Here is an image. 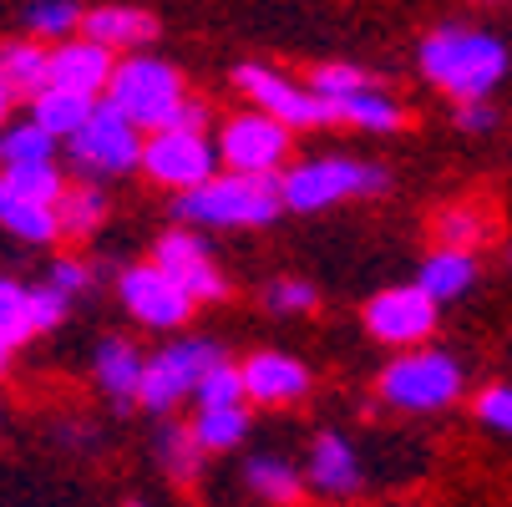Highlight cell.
<instances>
[{
    "label": "cell",
    "mask_w": 512,
    "mask_h": 507,
    "mask_svg": "<svg viewBox=\"0 0 512 507\" xmlns=\"http://www.w3.org/2000/svg\"><path fill=\"white\" fill-rule=\"evenodd\" d=\"M421 71L431 87H442L447 97L457 102H472V97H492L497 82L507 77V46L487 31H462V26H447L421 41Z\"/></svg>",
    "instance_id": "cell-1"
},
{
    "label": "cell",
    "mask_w": 512,
    "mask_h": 507,
    "mask_svg": "<svg viewBox=\"0 0 512 507\" xmlns=\"http://www.w3.org/2000/svg\"><path fill=\"white\" fill-rule=\"evenodd\" d=\"M284 213L274 173H224V178H203L183 188L178 198V219L203 224V229H244V224H274Z\"/></svg>",
    "instance_id": "cell-2"
},
{
    "label": "cell",
    "mask_w": 512,
    "mask_h": 507,
    "mask_svg": "<svg viewBox=\"0 0 512 507\" xmlns=\"http://www.w3.org/2000/svg\"><path fill=\"white\" fill-rule=\"evenodd\" d=\"M122 117H132L142 132H153L173 117V107L183 102V77L158 61V56H132V61H117L112 77H107V92H102Z\"/></svg>",
    "instance_id": "cell-3"
},
{
    "label": "cell",
    "mask_w": 512,
    "mask_h": 507,
    "mask_svg": "<svg viewBox=\"0 0 512 507\" xmlns=\"http://www.w3.org/2000/svg\"><path fill=\"white\" fill-rule=\"evenodd\" d=\"M391 178L386 168H371V163H355V158H310L300 168H289L279 178V198L284 208L295 213H320L340 198H360V193H381Z\"/></svg>",
    "instance_id": "cell-4"
},
{
    "label": "cell",
    "mask_w": 512,
    "mask_h": 507,
    "mask_svg": "<svg viewBox=\"0 0 512 507\" xmlns=\"http://www.w3.org/2000/svg\"><path fill=\"white\" fill-rule=\"evenodd\" d=\"M66 142H71V163L87 178H117V173H132L142 163V127L132 117H122L107 97L92 102L87 122Z\"/></svg>",
    "instance_id": "cell-5"
},
{
    "label": "cell",
    "mask_w": 512,
    "mask_h": 507,
    "mask_svg": "<svg viewBox=\"0 0 512 507\" xmlns=\"http://www.w3.org/2000/svg\"><path fill=\"white\" fill-rule=\"evenodd\" d=\"M381 396L401 411H442L462 396V366L447 350H411L386 366Z\"/></svg>",
    "instance_id": "cell-6"
},
{
    "label": "cell",
    "mask_w": 512,
    "mask_h": 507,
    "mask_svg": "<svg viewBox=\"0 0 512 507\" xmlns=\"http://www.w3.org/2000/svg\"><path fill=\"white\" fill-rule=\"evenodd\" d=\"M142 173L163 188H193L218 173V148L203 137V127H153V137L142 142Z\"/></svg>",
    "instance_id": "cell-7"
},
{
    "label": "cell",
    "mask_w": 512,
    "mask_h": 507,
    "mask_svg": "<svg viewBox=\"0 0 512 507\" xmlns=\"http://www.w3.org/2000/svg\"><path fill=\"white\" fill-rule=\"evenodd\" d=\"M218 355H224V350H218L213 340H178V345L158 350L153 360H142V386H137V401H142V406H153V411L178 406V401L193 391V381L213 366Z\"/></svg>",
    "instance_id": "cell-8"
},
{
    "label": "cell",
    "mask_w": 512,
    "mask_h": 507,
    "mask_svg": "<svg viewBox=\"0 0 512 507\" xmlns=\"http://www.w3.org/2000/svg\"><path fill=\"white\" fill-rule=\"evenodd\" d=\"M213 148L234 173H279V163L289 158V127L254 107L244 117H229Z\"/></svg>",
    "instance_id": "cell-9"
},
{
    "label": "cell",
    "mask_w": 512,
    "mask_h": 507,
    "mask_svg": "<svg viewBox=\"0 0 512 507\" xmlns=\"http://www.w3.org/2000/svg\"><path fill=\"white\" fill-rule=\"evenodd\" d=\"M117 295H122V305H127L132 320L153 325V330H178V325L193 315V295H188V289H183L168 269H158V264H132V269H122Z\"/></svg>",
    "instance_id": "cell-10"
},
{
    "label": "cell",
    "mask_w": 512,
    "mask_h": 507,
    "mask_svg": "<svg viewBox=\"0 0 512 507\" xmlns=\"http://www.w3.org/2000/svg\"><path fill=\"white\" fill-rule=\"evenodd\" d=\"M234 82L254 97L259 112L279 117L284 127H325V122H335V107L315 87H295L289 77H279V71H269V66H254L249 61V66L234 71Z\"/></svg>",
    "instance_id": "cell-11"
},
{
    "label": "cell",
    "mask_w": 512,
    "mask_h": 507,
    "mask_svg": "<svg viewBox=\"0 0 512 507\" xmlns=\"http://www.w3.org/2000/svg\"><path fill=\"white\" fill-rule=\"evenodd\" d=\"M365 330L386 345H421L436 330V300L421 284H401V289H381L365 305Z\"/></svg>",
    "instance_id": "cell-12"
},
{
    "label": "cell",
    "mask_w": 512,
    "mask_h": 507,
    "mask_svg": "<svg viewBox=\"0 0 512 507\" xmlns=\"http://www.w3.org/2000/svg\"><path fill=\"white\" fill-rule=\"evenodd\" d=\"M153 264H158V269H168V274L188 289L193 305H198V300H224V295H229V279L218 274V264L208 259V249H203L193 234H183V229L158 239Z\"/></svg>",
    "instance_id": "cell-13"
},
{
    "label": "cell",
    "mask_w": 512,
    "mask_h": 507,
    "mask_svg": "<svg viewBox=\"0 0 512 507\" xmlns=\"http://www.w3.org/2000/svg\"><path fill=\"white\" fill-rule=\"evenodd\" d=\"M112 46L82 36V41H56L51 61H46V82L51 87H71V92H87V97H102L107 92V77H112Z\"/></svg>",
    "instance_id": "cell-14"
},
{
    "label": "cell",
    "mask_w": 512,
    "mask_h": 507,
    "mask_svg": "<svg viewBox=\"0 0 512 507\" xmlns=\"http://www.w3.org/2000/svg\"><path fill=\"white\" fill-rule=\"evenodd\" d=\"M310 391V371L300 366L295 355L284 350H259L249 366H244V401L259 406H289Z\"/></svg>",
    "instance_id": "cell-15"
},
{
    "label": "cell",
    "mask_w": 512,
    "mask_h": 507,
    "mask_svg": "<svg viewBox=\"0 0 512 507\" xmlns=\"http://www.w3.org/2000/svg\"><path fill=\"white\" fill-rule=\"evenodd\" d=\"M0 229L21 244H51L61 239V219H56V203H41L21 188H11L0 178Z\"/></svg>",
    "instance_id": "cell-16"
},
{
    "label": "cell",
    "mask_w": 512,
    "mask_h": 507,
    "mask_svg": "<svg viewBox=\"0 0 512 507\" xmlns=\"http://www.w3.org/2000/svg\"><path fill=\"white\" fill-rule=\"evenodd\" d=\"M92 371H97V386L117 401V406H132L137 401V386H142V350L122 335H107L92 355Z\"/></svg>",
    "instance_id": "cell-17"
},
{
    "label": "cell",
    "mask_w": 512,
    "mask_h": 507,
    "mask_svg": "<svg viewBox=\"0 0 512 507\" xmlns=\"http://www.w3.org/2000/svg\"><path fill=\"white\" fill-rule=\"evenodd\" d=\"M310 487L325 492V497L360 492V462H355L350 442L335 437V431H325V437L315 442V452H310Z\"/></svg>",
    "instance_id": "cell-18"
},
{
    "label": "cell",
    "mask_w": 512,
    "mask_h": 507,
    "mask_svg": "<svg viewBox=\"0 0 512 507\" xmlns=\"http://www.w3.org/2000/svg\"><path fill=\"white\" fill-rule=\"evenodd\" d=\"M330 107H335V122H350V127H365V132H396V127H406L401 102H391L376 82H360V87L340 92Z\"/></svg>",
    "instance_id": "cell-19"
},
{
    "label": "cell",
    "mask_w": 512,
    "mask_h": 507,
    "mask_svg": "<svg viewBox=\"0 0 512 507\" xmlns=\"http://www.w3.org/2000/svg\"><path fill=\"white\" fill-rule=\"evenodd\" d=\"M77 31L102 41V46H148L158 36V21L148 11H132V6H97V11H82Z\"/></svg>",
    "instance_id": "cell-20"
},
{
    "label": "cell",
    "mask_w": 512,
    "mask_h": 507,
    "mask_svg": "<svg viewBox=\"0 0 512 507\" xmlns=\"http://www.w3.org/2000/svg\"><path fill=\"white\" fill-rule=\"evenodd\" d=\"M472 279H477V259H472V249H452V244H442V249H436V254L421 264V274H416V284L426 289L436 305L467 295Z\"/></svg>",
    "instance_id": "cell-21"
},
{
    "label": "cell",
    "mask_w": 512,
    "mask_h": 507,
    "mask_svg": "<svg viewBox=\"0 0 512 507\" xmlns=\"http://www.w3.org/2000/svg\"><path fill=\"white\" fill-rule=\"evenodd\" d=\"M92 102H97V97H87V92H71V87H51V82H46V87L31 97V117H36L56 142H66L71 132L87 122Z\"/></svg>",
    "instance_id": "cell-22"
},
{
    "label": "cell",
    "mask_w": 512,
    "mask_h": 507,
    "mask_svg": "<svg viewBox=\"0 0 512 507\" xmlns=\"http://www.w3.org/2000/svg\"><path fill=\"white\" fill-rule=\"evenodd\" d=\"M46 61L51 51H41L36 41H6L0 46V87L11 97H36L46 87Z\"/></svg>",
    "instance_id": "cell-23"
},
{
    "label": "cell",
    "mask_w": 512,
    "mask_h": 507,
    "mask_svg": "<svg viewBox=\"0 0 512 507\" xmlns=\"http://www.w3.org/2000/svg\"><path fill=\"white\" fill-rule=\"evenodd\" d=\"M188 431H193V442L203 452H229V447H239L249 437V411L239 401L234 406H198Z\"/></svg>",
    "instance_id": "cell-24"
},
{
    "label": "cell",
    "mask_w": 512,
    "mask_h": 507,
    "mask_svg": "<svg viewBox=\"0 0 512 507\" xmlns=\"http://www.w3.org/2000/svg\"><path fill=\"white\" fill-rule=\"evenodd\" d=\"M56 219H61V234L87 239V234H97L102 219H107V198H102L92 183H77V188L66 183L61 198H56Z\"/></svg>",
    "instance_id": "cell-25"
},
{
    "label": "cell",
    "mask_w": 512,
    "mask_h": 507,
    "mask_svg": "<svg viewBox=\"0 0 512 507\" xmlns=\"http://www.w3.org/2000/svg\"><path fill=\"white\" fill-rule=\"evenodd\" d=\"M244 482H249V492L264 497V502H295V497L305 492L300 472L289 467V462H279V457H254V462L244 467Z\"/></svg>",
    "instance_id": "cell-26"
},
{
    "label": "cell",
    "mask_w": 512,
    "mask_h": 507,
    "mask_svg": "<svg viewBox=\"0 0 512 507\" xmlns=\"http://www.w3.org/2000/svg\"><path fill=\"white\" fill-rule=\"evenodd\" d=\"M41 158H56V137L36 117H21L0 132V163H41Z\"/></svg>",
    "instance_id": "cell-27"
},
{
    "label": "cell",
    "mask_w": 512,
    "mask_h": 507,
    "mask_svg": "<svg viewBox=\"0 0 512 507\" xmlns=\"http://www.w3.org/2000/svg\"><path fill=\"white\" fill-rule=\"evenodd\" d=\"M6 178L11 188H21V193H31V198H41V203H56L61 198V188H66V173L56 168V158H41V163H6Z\"/></svg>",
    "instance_id": "cell-28"
},
{
    "label": "cell",
    "mask_w": 512,
    "mask_h": 507,
    "mask_svg": "<svg viewBox=\"0 0 512 507\" xmlns=\"http://www.w3.org/2000/svg\"><path fill=\"white\" fill-rule=\"evenodd\" d=\"M21 21H26L31 36H51V41H61V36H71V31L82 26V6H77V0H31Z\"/></svg>",
    "instance_id": "cell-29"
},
{
    "label": "cell",
    "mask_w": 512,
    "mask_h": 507,
    "mask_svg": "<svg viewBox=\"0 0 512 507\" xmlns=\"http://www.w3.org/2000/svg\"><path fill=\"white\" fill-rule=\"evenodd\" d=\"M198 406H234V401H244V371H234L224 355L213 360V366L193 381V391H188Z\"/></svg>",
    "instance_id": "cell-30"
},
{
    "label": "cell",
    "mask_w": 512,
    "mask_h": 507,
    "mask_svg": "<svg viewBox=\"0 0 512 507\" xmlns=\"http://www.w3.org/2000/svg\"><path fill=\"white\" fill-rule=\"evenodd\" d=\"M158 457H163L168 477L193 482V477H198V462H203V447L193 442V431H188V426H163V437H158Z\"/></svg>",
    "instance_id": "cell-31"
},
{
    "label": "cell",
    "mask_w": 512,
    "mask_h": 507,
    "mask_svg": "<svg viewBox=\"0 0 512 507\" xmlns=\"http://www.w3.org/2000/svg\"><path fill=\"white\" fill-rule=\"evenodd\" d=\"M436 239L452 249H477V244H487V219L477 208H442L436 213Z\"/></svg>",
    "instance_id": "cell-32"
},
{
    "label": "cell",
    "mask_w": 512,
    "mask_h": 507,
    "mask_svg": "<svg viewBox=\"0 0 512 507\" xmlns=\"http://www.w3.org/2000/svg\"><path fill=\"white\" fill-rule=\"evenodd\" d=\"M31 340V315H26V284L0 279V345H26Z\"/></svg>",
    "instance_id": "cell-33"
},
{
    "label": "cell",
    "mask_w": 512,
    "mask_h": 507,
    "mask_svg": "<svg viewBox=\"0 0 512 507\" xmlns=\"http://www.w3.org/2000/svg\"><path fill=\"white\" fill-rule=\"evenodd\" d=\"M66 305H71V295H61L56 284H36V289H26L31 335H46V330H56V325L66 320Z\"/></svg>",
    "instance_id": "cell-34"
},
{
    "label": "cell",
    "mask_w": 512,
    "mask_h": 507,
    "mask_svg": "<svg viewBox=\"0 0 512 507\" xmlns=\"http://www.w3.org/2000/svg\"><path fill=\"white\" fill-rule=\"evenodd\" d=\"M477 416H482L492 431L512 437V386H487V391L477 396Z\"/></svg>",
    "instance_id": "cell-35"
},
{
    "label": "cell",
    "mask_w": 512,
    "mask_h": 507,
    "mask_svg": "<svg viewBox=\"0 0 512 507\" xmlns=\"http://www.w3.org/2000/svg\"><path fill=\"white\" fill-rule=\"evenodd\" d=\"M360 82H371L360 66H320L315 77H310V87H315L325 102H335L340 92H350V87H360Z\"/></svg>",
    "instance_id": "cell-36"
},
{
    "label": "cell",
    "mask_w": 512,
    "mask_h": 507,
    "mask_svg": "<svg viewBox=\"0 0 512 507\" xmlns=\"http://www.w3.org/2000/svg\"><path fill=\"white\" fill-rule=\"evenodd\" d=\"M264 300L269 310H315V289L305 279H274Z\"/></svg>",
    "instance_id": "cell-37"
},
{
    "label": "cell",
    "mask_w": 512,
    "mask_h": 507,
    "mask_svg": "<svg viewBox=\"0 0 512 507\" xmlns=\"http://www.w3.org/2000/svg\"><path fill=\"white\" fill-rule=\"evenodd\" d=\"M46 284H56L61 295H82V289L92 284V269H87L82 259H56V264H51V279H46Z\"/></svg>",
    "instance_id": "cell-38"
},
{
    "label": "cell",
    "mask_w": 512,
    "mask_h": 507,
    "mask_svg": "<svg viewBox=\"0 0 512 507\" xmlns=\"http://www.w3.org/2000/svg\"><path fill=\"white\" fill-rule=\"evenodd\" d=\"M492 122H497V112L487 107V97H472L457 107V127H467V132H487Z\"/></svg>",
    "instance_id": "cell-39"
},
{
    "label": "cell",
    "mask_w": 512,
    "mask_h": 507,
    "mask_svg": "<svg viewBox=\"0 0 512 507\" xmlns=\"http://www.w3.org/2000/svg\"><path fill=\"white\" fill-rule=\"evenodd\" d=\"M11 102H16V97H11L6 87H0V127H6V117H11Z\"/></svg>",
    "instance_id": "cell-40"
},
{
    "label": "cell",
    "mask_w": 512,
    "mask_h": 507,
    "mask_svg": "<svg viewBox=\"0 0 512 507\" xmlns=\"http://www.w3.org/2000/svg\"><path fill=\"white\" fill-rule=\"evenodd\" d=\"M11 371V345H0V376Z\"/></svg>",
    "instance_id": "cell-41"
}]
</instances>
